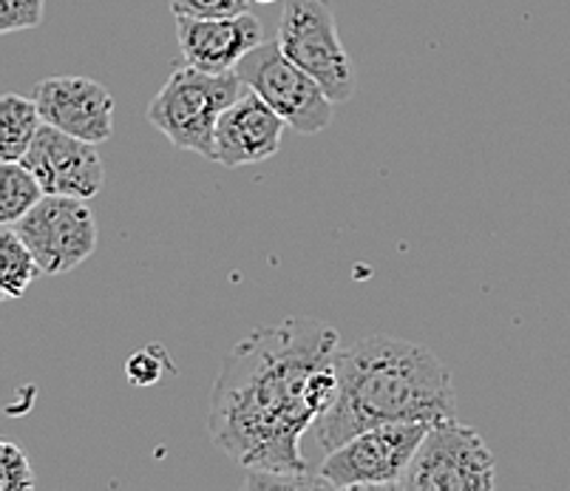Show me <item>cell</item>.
I'll list each match as a JSON object with an SVG mask.
<instances>
[{
    "label": "cell",
    "instance_id": "1",
    "mask_svg": "<svg viewBox=\"0 0 570 491\" xmlns=\"http://www.w3.org/2000/svg\"><path fill=\"white\" fill-rule=\"evenodd\" d=\"M338 333L318 318L258 327L225 353L207 435L245 469L309 472L302 438L338 392Z\"/></svg>",
    "mask_w": 570,
    "mask_h": 491
},
{
    "label": "cell",
    "instance_id": "2",
    "mask_svg": "<svg viewBox=\"0 0 570 491\" xmlns=\"http://www.w3.org/2000/svg\"><path fill=\"white\" fill-rule=\"evenodd\" d=\"M338 392L309 435L321 452L386 423H438L458 418L452 372L423 344L370 335L335 353Z\"/></svg>",
    "mask_w": 570,
    "mask_h": 491
},
{
    "label": "cell",
    "instance_id": "3",
    "mask_svg": "<svg viewBox=\"0 0 570 491\" xmlns=\"http://www.w3.org/2000/svg\"><path fill=\"white\" fill-rule=\"evenodd\" d=\"M238 71H202L179 63L148 106V122L168 137L176 151H194L216 163V126L219 117L245 95Z\"/></svg>",
    "mask_w": 570,
    "mask_h": 491
},
{
    "label": "cell",
    "instance_id": "4",
    "mask_svg": "<svg viewBox=\"0 0 570 491\" xmlns=\"http://www.w3.org/2000/svg\"><path fill=\"white\" fill-rule=\"evenodd\" d=\"M276 40L293 63L318 80L335 106L355 97V66L341 43L330 0H284Z\"/></svg>",
    "mask_w": 570,
    "mask_h": 491
},
{
    "label": "cell",
    "instance_id": "5",
    "mask_svg": "<svg viewBox=\"0 0 570 491\" xmlns=\"http://www.w3.org/2000/svg\"><path fill=\"white\" fill-rule=\"evenodd\" d=\"M497 483V458L483 435L458 418L429 426L401 489L489 491Z\"/></svg>",
    "mask_w": 570,
    "mask_h": 491
},
{
    "label": "cell",
    "instance_id": "6",
    "mask_svg": "<svg viewBox=\"0 0 570 491\" xmlns=\"http://www.w3.org/2000/svg\"><path fill=\"white\" fill-rule=\"evenodd\" d=\"M432 423H386L326 452L318 472L333 489H401Z\"/></svg>",
    "mask_w": 570,
    "mask_h": 491
},
{
    "label": "cell",
    "instance_id": "7",
    "mask_svg": "<svg viewBox=\"0 0 570 491\" xmlns=\"http://www.w3.org/2000/svg\"><path fill=\"white\" fill-rule=\"evenodd\" d=\"M236 71L247 89L282 114L293 131L321 134L333 122L335 102L313 75L284 55L278 40H264L262 46L247 51Z\"/></svg>",
    "mask_w": 570,
    "mask_h": 491
},
{
    "label": "cell",
    "instance_id": "8",
    "mask_svg": "<svg viewBox=\"0 0 570 491\" xmlns=\"http://www.w3.org/2000/svg\"><path fill=\"white\" fill-rule=\"evenodd\" d=\"M20 239L35 253L46 276L77 271L97 251V219L88 199L46 194L23 219L14 222Z\"/></svg>",
    "mask_w": 570,
    "mask_h": 491
},
{
    "label": "cell",
    "instance_id": "9",
    "mask_svg": "<svg viewBox=\"0 0 570 491\" xmlns=\"http://www.w3.org/2000/svg\"><path fill=\"white\" fill-rule=\"evenodd\" d=\"M32 168L46 194L95 199L106 183V165L95 143L43 122L32 148L20 159Z\"/></svg>",
    "mask_w": 570,
    "mask_h": 491
},
{
    "label": "cell",
    "instance_id": "10",
    "mask_svg": "<svg viewBox=\"0 0 570 491\" xmlns=\"http://www.w3.org/2000/svg\"><path fill=\"white\" fill-rule=\"evenodd\" d=\"M40 117L66 134L106 143L114 131V97L91 77H46L35 86Z\"/></svg>",
    "mask_w": 570,
    "mask_h": 491
},
{
    "label": "cell",
    "instance_id": "11",
    "mask_svg": "<svg viewBox=\"0 0 570 491\" xmlns=\"http://www.w3.org/2000/svg\"><path fill=\"white\" fill-rule=\"evenodd\" d=\"M176 38L183 49V63L222 75L236 69L247 51L264 43V26L250 12L210 20L176 14Z\"/></svg>",
    "mask_w": 570,
    "mask_h": 491
},
{
    "label": "cell",
    "instance_id": "12",
    "mask_svg": "<svg viewBox=\"0 0 570 491\" xmlns=\"http://www.w3.org/2000/svg\"><path fill=\"white\" fill-rule=\"evenodd\" d=\"M282 114L247 89L219 117L216 126V163L225 168H245L273 159L284 137Z\"/></svg>",
    "mask_w": 570,
    "mask_h": 491
},
{
    "label": "cell",
    "instance_id": "13",
    "mask_svg": "<svg viewBox=\"0 0 570 491\" xmlns=\"http://www.w3.org/2000/svg\"><path fill=\"white\" fill-rule=\"evenodd\" d=\"M43 117H40L38 100L20 95H3L0 100V159L18 163L32 148Z\"/></svg>",
    "mask_w": 570,
    "mask_h": 491
},
{
    "label": "cell",
    "instance_id": "14",
    "mask_svg": "<svg viewBox=\"0 0 570 491\" xmlns=\"http://www.w3.org/2000/svg\"><path fill=\"white\" fill-rule=\"evenodd\" d=\"M40 273L43 271L38 258L26 247L18 230L12 225H3L0 230V293L3 298H23Z\"/></svg>",
    "mask_w": 570,
    "mask_h": 491
},
{
    "label": "cell",
    "instance_id": "15",
    "mask_svg": "<svg viewBox=\"0 0 570 491\" xmlns=\"http://www.w3.org/2000/svg\"><path fill=\"white\" fill-rule=\"evenodd\" d=\"M46 196L43 185L26 163L0 165V222L14 225Z\"/></svg>",
    "mask_w": 570,
    "mask_h": 491
},
{
    "label": "cell",
    "instance_id": "16",
    "mask_svg": "<svg viewBox=\"0 0 570 491\" xmlns=\"http://www.w3.org/2000/svg\"><path fill=\"white\" fill-rule=\"evenodd\" d=\"M245 489H258V491H276V489H333V483L318 472V469H309V472H269V469H247Z\"/></svg>",
    "mask_w": 570,
    "mask_h": 491
},
{
    "label": "cell",
    "instance_id": "17",
    "mask_svg": "<svg viewBox=\"0 0 570 491\" xmlns=\"http://www.w3.org/2000/svg\"><path fill=\"white\" fill-rule=\"evenodd\" d=\"M35 474L29 458L14 443L0 446V491H32Z\"/></svg>",
    "mask_w": 570,
    "mask_h": 491
},
{
    "label": "cell",
    "instance_id": "18",
    "mask_svg": "<svg viewBox=\"0 0 570 491\" xmlns=\"http://www.w3.org/2000/svg\"><path fill=\"white\" fill-rule=\"evenodd\" d=\"M46 0H0V32H26L43 23Z\"/></svg>",
    "mask_w": 570,
    "mask_h": 491
},
{
    "label": "cell",
    "instance_id": "19",
    "mask_svg": "<svg viewBox=\"0 0 570 491\" xmlns=\"http://www.w3.org/2000/svg\"><path fill=\"white\" fill-rule=\"evenodd\" d=\"M170 12L185 18H236L250 12V0H170Z\"/></svg>",
    "mask_w": 570,
    "mask_h": 491
},
{
    "label": "cell",
    "instance_id": "20",
    "mask_svg": "<svg viewBox=\"0 0 570 491\" xmlns=\"http://www.w3.org/2000/svg\"><path fill=\"white\" fill-rule=\"evenodd\" d=\"M165 366L170 364L168 359H165L163 346H145V350H139V353H134L131 359H128L126 375L134 386H151L159 384Z\"/></svg>",
    "mask_w": 570,
    "mask_h": 491
},
{
    "label": "cell",
    "instance_id": "21",
    "mask_svg": "<svg viewBox=\"0 0 570 491\" xmlns=\"http://www.w3.org/2000/svg\"><path fill=\"white\" fill-rule=\"evenodd\" d=\"M253 3H276V0H253Z\"/></svg>",
    "mask_w": 570,
    "mask_h": 491
}]
</instances>
